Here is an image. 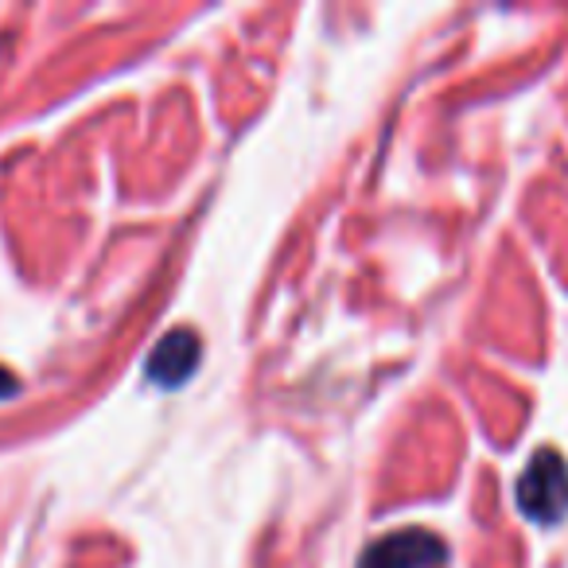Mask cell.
Returning a JSON list of instances; mask_svg holds the SVG:
<instances>
[{"instance_id":"cell-1","label":"cell","mask_w":568,"mask_h":568,"mask_svg":"<svg viewBox=\"0 0 568 568\" xmlns=\"http://www.w3.org/2000/svg\"><path fill=\"white\" fill-rule=\"evenodd\" d=\"M518 506L537 526H557L568 514V467L552 448L537 452L518 479Z\"/></svg>"},{"instance_id":"cell-2","label":"cell","mask_w":568,"mask_h":568,"mask_svg":"<svg viewBox=\"0 0 568 568\" xmlns=\"http://www.w3.org/2000/svg\"><path fill=\"white\" fill-rule=\"evenodd\" d=\"M444 552V541L428 529H397L374 541L358 568H436Z\"/></svg>"},{"instance_id":"cell-3","label":"cell","mask_w":568,"mask_h":568,"mask_svg":"<svg viewBox=\"0 0 568 568\" xmlns=\"http://www.w3.org/2000/svg\"><path fill=\"white\" fill-rule=\"evenodd\" d=\"M199 355H203V347H199V335L187 332V327H175V332H168L164 339L156 343V351L149 355V378L156 382V386H183V382L191 378V371H195Z\"/></svg>"},{"instance_id":"cell-4","label":"cell","mask_w":568,"mask_h":568,"mask_svg":"<svg viewBox=\"0 0 568 568\" xmlns=\"http://www.w3.org/2000/svg\"><path fill=\"white\" fill-rule=\"evenodd\" d=\"M17 378H12V374L9 371H0V397H12V394H17Z\"/></svg>"}]
</instances>
